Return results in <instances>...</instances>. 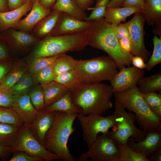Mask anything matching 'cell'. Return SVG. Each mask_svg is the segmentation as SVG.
<instances>
[{
	"instance_id": "6da1fadb",
	"label": "cell",
	"mask_w": 161,
	"mask_h": 161,
	"mask_svg": "<svg viewBox=\"0 0 161 161\" xmlns=\"http://www.w3.org/2000/svg\"><path fill=\"white\" fill-rule=\"evenodd\" d=\"M70 93L73 103L81 109L80 114L102 115L113 106L111 99L113 92L106 84L81 82Z\"/></svg>"
},
{
	"instance_id": "7a4b0ae2",
	"label": "cell",
	"mask_w": 161,
	"mask_h": 161,
	"mask_svg": "<svg viewBox=\"0 0 161 161\" xmlns=\"http://www.w3.org/2000/svg\"><path fill=\"white\" fill-rule=\"evenodd\" d=\"M91 21V25L86 32L88 45L106 52L119 70L130 66L131 59L124 55L120 48L114 27L104 18Z\"/></svg>"
},
{
	"instance_id": "3957f363",
	"label": "cell",
	"mask_w": 161,
	"mask_h": 161,
	"mask_svg": "<svg viewBox=\"0 0 161 161\" xmlns=\"http://www.w3.org/2000/svg\"><path fill=\"white\" fill-rule=\"evenodd\" d=\"M78 115L56 112L53 123L45 137L44 146L63 161L76 160L70 152L67 144L70 136L75 131L73 124Z\"/></svg>"
},
{
	"instance_id": "277c9868",
	"label": "cell",
	"mask_w": 161,
	"mask_h": 161,
	"mask_svg": "<svg viewBox=\"0 0 161 161\" xmlns=\"http://www.w3.org/2000/svg\"><path fill=\"white\" fill-rule=\"evenodd\" d=\"M121 106L133 113L140 129L146 132L161 131V118L155 115L145 102L137 86L113 93Z\"/></svg>"
},
{
	"instance_id": "5b68a950",
	"label": "cell",
	"mask_w": 161,
	"mask_h": 161,
	"mask_svg": "<svg viewBox=\"0 0 161 161\" xmlns=\"http://www.w3.org/2000/svg\"><path fill=\"white\" fill-rule=\"evenodd\" d=\"M86 32L44 38L38 43L31 54V58L52 56L83 50L88 45Z\"/></svg>"
},
{
	"instance_id": "8992f818",
	"label": "cell",
	"mask_w": 161,
	"mask_h": 161,
	"mask_svg": "<svg viewBox=\"0 0 161 161\" xmlns=\"http://www.w3.org/2000/svg\"><path fill=\"white\" fill-rule=\"evenodd\" d=\"M75 69L81 82L86 83L110 81L118 72L115 62L109 56L78 60Z\"/></svg>"
},
{
	"instance_id": "52a82bcc",
	"label": "cell",
	"mask_w": 161,
	"mask_h": 161,
	"mask_svg": "<svg viewBox=\"0 0 161 161\" xmlns=\"http://www.w3.org/2000/svg\"><path fill=\"white\" fill-rule=\"evenodd\" d=\"M114 106L113 114L115 117V125L109 132L110 137L115 143L124 145H127L128 140L131 137L136 142L142 140L147 132L136 127L134 114L132 112H126L116 99Z\"/></svg>"
},
{
	"instance_id": "ba28073f",
	"label": "cell",
	"mask_w": 161,
	"mask_h": 161,
	"mask_svg": "<svg viewBox=\"0 0 161 161\" xmlns=\"http://www.w3.org/2000/svg\"><path fill=\"white\" fill-rule=\"evenodd\" d=\"M77 117L81 125L83 138L88 148L99 133H108L109 129L113 128L115 125L114 114L107 117L96 114H89L88 116L78 114Z\"/></svg>"
},
{
	"instance_id": "9c48e42d",
	"label": "cell",
	"mask_w": 161,
	"mask_h": 161,
	"mask_svg": "<svg viewBox=\"0 0 161 161\" xmlns=\"http://www.w3.org/2000/svg\"><path fill=\"white\" fill-rule=\"evenodd\" d=\"M13 153L22 151L32 157L42 158L46 161L60 160L55 154L47 150L34 136L28 126H21L15 145L10 148Z\"/></svg>"
},
{
	"instance_id": "30bf717a",
	"label": "cell",
	"mask_w": 161,
	"mask_h": 161,
	"mask_svg": "<svg viewBox=\"0 0 161 161\" xmlns=\"http://www.w3.org/2000/svg\"><path fill=\"white\" fill-rule=\"evenodd\" d=\"M109 133L98 136L88 150L80 155L78 160L90 159L93 161H118L119 151Z\"/></svg>"
},
{
	"instance_id": "8fae6325",
	"label": "cell",
	"mask_w": 161,
	"mask_h": 161,
	"mask_svg": "<svg viewBox=\"0 0 161 161\" xmlns=\"http://www.w3.org/2000/svg\"><path fill=\"white\" fill-rule=\"evenodd\" d=\"M145 21L141 13H135L133 18L123 24L127 28L132 44L133 56L142 57L145 62L149 59L150 53L146 48L144 43V25Z\"/></svg>"
},
{
	"instance_id": "7c38bea8",
	"label": "cell",
	"mask_w": 161,
	"mask_h": 161,
	"mask_svg": "<svg viewBox=\"0 0 161 161\" xmlns=\"http://www.w3.org/2000/svg\"><path fill=\"white\" fill-rule=\"evenodd\" d=\"M143 69L134 66L125 67L116 74L110 81L113 93L133 88L137 86L139 80L144 76Z\"/></svg>"
},
{
	"instance_id": "4fadbf2b",
	"label": "cell",
	"mask_w": 161,
	"mask_h": 161,
	"mask_svg": "<svg viewBox=\"0 0 161 161\" xmlns=\"http://www.w3.org/2000/svg\"><path fill=\"white\" fill-rule=\"evenodd\" d=\"M91 24V21L80 20L61 12L55 26L47 36L71 35L82 32L86 31Z\"/></svg>"
},
{
	"instance_id": "5bb4252c",
	"label": "cell",
	"mask_w": 161,
	"mask_h": 161,
	"mask_svg": "<svg viewBox=\"0 0 161 161\" xmlns=\"http://www.w3.org/2000/svg\"><path fill=\"white\" fill-rule=\"evenodd\" d=\"M127 145L133 150L148 158L154 152L161 148V131H148L145 137L138 142L131 137L128 140Z\"/></svg>"
},
{
	"instance_id": "9a60e30c",
	"label": "cell",
	"mask_w": 161,
	"mask_h": 161,
	"mask_svg": "<svg viewBox=\"0 0 161 161\" xmlns=\"http://www.w3.org/2000/svg\"><path fill=\"white\" fill-rule=\"evenodd\" d=\"M11 108L27 126L33 122L38 112L32 104L27 93L14 96Z\"/></svg>"
},
{
	"instance_id": "2e32d148",
	"label": "cell",
	"mask_w": 161,
	"mask_h": 161,
	"mask_svg": "<svg viewBox=\"0 0 161 161\" xmlns=\"http://www.w3.org/2000/svg\"><path fill=\"white\" fill-rule=\"evenodd\" d=\"M56 112L47 111L44 109L39 111L34 120L28 126L34 136L44 145L46 134L52 125Z\"/></svg>"
},
{
	"instance_id": "e0dca14e",
	"label": "cell",
	"mask_w": 161,
	"mask_h": 161,
	"mask_svg": "<svg viewBox=\"0 0 161 161\" xmlns=\"http://www.w3.org/2000/svg\"><path fill=\"white\" fill-rule=\"evenodd\" d=\"M145 6L140 13L145 22L153 27L154 32L161 37V0H144Z\"/></svg>"
},
{
	"instance_id": "ac0fdd59",
	"label": "cell",
	"mask_w": 161,
	"mask_h": 161,
	"mask_svg": "<svg viewBox=\"0 0 161 161\" xmlns=\"http://www.w3.org/2000/svg\"><path fill=\"white\" fill-rule=\"evenodd\" d=\"M51 10L44 7L38 0H36L33 3L29 13L24 18L20 20L16 28L19 30L26 32L30 31L48 15Z\"/></svg>"
},
{
	"instance_id": "d6986e66",
	"label": "cell",
	"mask_w": 161,
	"mask_h": 161,
	"mask_svg": "<svg viewBox=\"0 0 161 161\" xmlns=\"http://www.w3.org/2000/svg\"><path fill=\"white\" fill-rule=\"evenodd\" d=\"M32 4L31 2H27L13 10L0 11V30L16 28L22 17L31 10Z\"/></svg>"
},
{
	"instance_id": "ffe728a7",
	"label": "cell",
	"mask_w": 161,
	"mask_h": 161,
	"mask_svg": "<svg viewBox=\"0 0 161 161\" xmlns=\"http://www.w3.org/2000/svg\"><path fill=\"white\" fill-rule=\"evenodd\" d=\"M140 9L130 7L106 8L104 16L106 20L115 27L126 21L131 15L140 12Z\"/></svg>"
},
{
	"instance_id": "44dd1931",
	"label": "cell",
	"mask_w": 161,
	"mask_h": 161,
	"mask_svg": "<svg viewBox=\"0 0 161 161\" xmlns=\"http://www.w3.org/2000/svg\"><path fill=\"white\" fill-rule=\"evenodd\" d=\"M61 12L51 10L49 13L43 18L34 28V35L39 38L48 36L54 29Z\"/></svg>"
},
{
	"instance_id": "7402d4cb",
	"label": "cell",
	"mask_w": 161,
	"mask_h": 161,
	"mask_svg": "<svg viewBox=\"0 0 161 161\" xmlns=\"http://www.w3.org/2000/svg\"><path fill=\"white\" fill-rule=\"evenodd\" d=\"M41 86L44 95L45 107L70 92L64 86L55 80L41 84Z\"/></svg>"
},
{
	"instance_id": "603a6c76",
	"label": "cell",
	"mask_w": 161,
	"mask_h": 161,
	"mask_svg": "<svg viewBox=\"0 0 161 161\" xmlns=\"http://www.w3.org/2000/svg\"><path fill=\"white\" fill-rule=\"evenodd\" d=\"M51 10L65 13L78 19L86 21L87 16L78 5L75 0H56Z\"/></svg>"
},
{
	"instance_id": "cb8c5ba5",
	"label": "cell",
	"mask_w": 161,
	"mask_h": 161,
	"mask_svg": "<svg viewBox=\"0 0 161 161\" xmlns=\"http://www.w3.org/2000/svg\"><path fill=\"white\" fill-rule=\"evenodd\" d=\"M44 109L47 111H60L69 113L80 114L81 109L73 103L70 96V91L59 99L46 106Z\"/></svg>"
},
{
	"instance_id": "d4e9b609",
	"label": "cell",
	"mask_w": 161,
	"mask_h": 161,
	"mask_svg": "<svg viewBox=\"0 0 161 161\" xmlns=\"http://www.w3.org/2000/svg\"><path fill=\"white\" fill-rule=\"evenodd\" d=\"M21 126L0 123V145L11 148L17 141Z\"/></svg>"
},
{
	"instance_id": "484cf974",
	"label": "cell",
	"mask_w": 161,
	"mask_h": 161,
	"mask_svg": "<svg viewBox=\"0 0 161 161\" xmlns=\"http://www.w3.org/2000/svg\"><path fill=\"white\" fill-rule=\"evenodd\" d=\"M37 81L34 75L30 72H25L7 92L15 97L27 93L34 87Z\"/></svg>"
},
{
	"instance_id": "4316f807",
	"label": "cell",
	"mask_w": 161,
	"mask_h": 161,
	"mask_svg": "<svg viewBox=\"0 0 161 161\" xmlns=\"http://www.w3.org/2000/svg\"><path fill=\"white\" fill-rule=\"evenodd\" d=\"M138 88L142 93L161 91V72H158L149 76L142 77L139 80Z\"/></svg>"
},
{
	"instance_id": "83f0119b",
	"label": "cell",
	"mask_w": 161,
	"mask_h": 161,
	"mask_svg": "<svg viewBox=\"0 0 161 161\" xmlns=\"http://www.w3.org/2000/svg\"><path fill=\"white\" fill-rule=\"evenodd\" d=\"M27 32L10 29L8 38L13 44L19 47L30 46L38 40L39 38Z\"/></svg>"
},
{
	"instance_id": "f1b7e54d",
	"label": "cell",
	"mask_w": 161,
	"mask_h": 161,
	"mask_svg": "<svg viewBox=\"0 0 161 161\" xmlns=\"http://www.w3.org/2000/svg\"><path fill=\"white\" fill-rule=\"evenodd\" d=\"M78 60L65 54L60 55L54 63L56 75L75 69Z\"/></svg>"
},
{
	"instance_id": "f546056e",
	"label": "cell",
	"mask_w": 161,
	"mask_h": 161,
	"mask_svg": "<svg viewBox=\"0 0 161 161\" xmlns=\"http://www.w3.org/2000/svg\"><path fill=\"white\" fill-rule=\"evenodd\" d=\"M25 67L16 68L6 75L0 83V89L8 92L20 79L26 72Z\"/></svg>"
},
{
	"instance_id": "4dcf8cb0",
	"label": "cell",
	"mask_w": 161,
	"mask_h": 161,
	"mask_svg": "<svg viewBox=\"0 0 161 161\" xmlns=\"http://www.w3.org/2000/svg\"><path fill=\"white\" fill-rule=\"evenodd\" d=\"M54 80L64 86L70 91L81 82L75 69L56 75Z\"/></svg>"
},
{
	"instance_id": "1f68e13d",
	"label": "cell",
	"mask_w": 161,
	"mask_h": 161,
	"mask_svg": "<svg viewBox=\"0 0 161 161\" xmlns=\"http://www.w3.org/2000/svg\"><path fill=\"white\" fill-rule=\"evenodd\" d=\"M120 156L118 161H149L148 159L129 147L115 143Z\"/></svg>"
},
{
	"instance_id": "d6a6232c",
	"label": "cell",
	"mask_w": 161,
	"mask_h": 161,
	"mask_svg": "<svg viewBox=\"0 0 161 161\" xmlns=\"http://www.w3.org/2000/svg\"><path fill=\"white\" fill-rule=\"evenodd\" d=\"M0 123L21 126L24 123L11 108L0 106Z\"/></svg>"
},
{
	"instance_id": "836d02e7",
	"label": "cell",
	"mask_w": 161,
	"mask_h": 161,
	"mask_svg": "<svg viewBox=\"0 0 161 161\" xmlns=\"http://www.w3.org/2000/svg\"><path fill=\"white\" fill-rule=\"evenodd\" d=\"M154 45L152 54L147 61L146 68L148 71L161 62V37L154 35L152 39Z\"/></svg>"
},
{
	"instance_id": "e575fe53",
	"label": "cell",
	"mask_w": 161,
	"mask_h": 161,
	"mask_svg": "<svg viewBox=\"0 0 161 161\" xmlns=\"http://www.w3.org/2000/svg\"><path fill=\"white\" fill-rule=\"evenodd\" d=\"M59 55L32 58L30 64V72L35 75L42 68L53 63Z\"/></svg>"
},
{
	"instance_id": "d590c367",
	"label": "cell",
	"mask_w": 161,
	"mask_h": 161,
	"mask_svg": "<svg viewBox=\"0 0 161 161\" xmlns=\"http://www.w3.org/2000/svg\"><path fill=\"white\" fill-rule=\"evenodd\" d=\"M31 101L38 111L44 109L45 105L43 91L41 86L34 87L28 94Z\"/></svg>"
},
{
	"instance_id": "8d00e7d4",
	"label": "cell",
	"mask_w": 161,
	"mask_h": 161,
	"mask_svg": "<svg viewBox=\"0 0 161 161\" xmlns=\"http://www.w3.org/2000/svg\"><path fill=\"white\" fill-rule=\"evenodd\" d=\"M54 63L44 67L34 75L37 81L41 84L54 80L56 75L54 69Z\"/></svg>"
},
{
	"instance_id": "74e56055",
	"label": "cell",
	"mask_w": 161,
	"mask_h": 161,
	"mask_svg": "<svg viewBox=\"0 0 161 161\" xmlns=\"http://www.w3.org/2000/svg\"><path fill=\"white\" fill-rule=\"evenodd\" d=\"M111 0H97L95 7L89 9L92 10V11L86 21H90L104 18L106 8Z\"/></svg>"
},
{
	"instance_id": "f35d334b",
	"label": "cell",
	"mask_w": 161,
	"mask_h": 161,
	"mask_svg": "<svg viewBox=\"0 0 161 161\" xmlns=\"http://www.w3.org/2000/svg\"><path fill=\"white\" fill-rule=\"evenodd\" d=\"M142 96L146 103L151 110L161 105L160 94L152 92L142 94Z\"/></svg>"
},
{
	"instance_id": "ab89813d",
	"label": "cell",
	"mask_w": 161,
	"mask_h": 161,
	"mask_svg": "<svg viewBox=\"0 0 161 161\" xmlns=\"http://www.w3.org/2000/svg\"><path fill=\"white\" fill-rule=\"evenodd\" d=\"M120 48L123 54L131 59L132 44L129 37L122 38L118 40Z\"/></svg>"
},
{
	"instance_id": "60d3db41",
	"label": "cell",
	"mask_w": 161,
	"mask_h": 161,
	"mask_svg": "<svg viewBox=\"0 0 161 161\" xmlns=\"http://www.w3.org/2000/svg\"><path fill=\"white\" fill-rule=\"evenodd\" d=\"M12 157L9 161H42L44 159L32 157L22 151H16L14 152Z\"/></svg>"
},
{
	"instance_id": "b9f144b4",
	"label": "cell",
	"mask_w": 161,
	"mask_h": 161,
	"mask_svg": "<svg viewBox=\"0 0 161 161\" xmlns=\"http://www.w3.org/2000/svg\"><path fill=\"white\" fill-rule=\"evenodd\" d=\"M14 98L7 92L0 89V106L11 108Z\"/></svg>"
},
{
	"instance_id": "7bdbcfd3",
	"label": "cell",
	"mask_w": 161,
	"mask_h": 161,
	"mask_svg": "<svg viewBox=\"0 0 161 161\" xmlns=\"http://www.w3.org/2000/svg\"><path fill=\"white\" fill-rule=\"evenodd\" d=\"M114 31L115 35L118 40L123 37H129L128 30L123 24H120L114 27Z\"/></svg>"
},
{
	"instance_id": "ee69618b",
	"label": "cell",
	"mask_w": 161,
	"mask_h": 161,
	"mask_svg": "<svg viewBox=\"0 0 161 161\" xmlns=\"http://www.w3.org/2000/svg\"><path fill=\"white\" fill-rule=\"evenodd\" d=\"M144 6V0H125L121 6L136 7L141 10L143 9Z\"/></svg>"
},
{
	"instance_id": "f6af8a7d",
	"label": "cell",
	"mask_w": 161,
	"mask_h": 161,
	"mask_svg": "<svg viewBox=\"0 0 161 161\" xmlns=\"http://www.w3.org/2000/svg\"><path fill=\"white\" fill-rule=\"evenodd\" d=\"M131 64L133 66L140 69L146 68V64L143 59L138 56H133L131 59Z\"/></svg>"
},
{
	"instance_id": "bcb514c9",
	"label": "cell",
	"mask_w": 161,
	"mask_h": 161,
	"mask_svg": "<svg viewBox=\"0 0 161 161\" xmlns=\"http://www.w3.org/2000/svg\"><path fill=\"white\" fill-rule=\"evenodd\" d=\"M12 153L10 148L0 145V159L1 160L5 161L9 160Z\"/></svg>"
},
{
	"instance_id": "7dc6e473",
	"label": "cell",
	"mask_w": 161,
	"mask_h": 161,
	"mask_svg": "<svg viewBox=\"0 0 161 161\" xmlns=\"http://www.w3.org/2000/svg\"><path fill=\"white\" fill-rule=\"evenodd\" d=\"M95 0H75L78 7L83 11L85 12L89 10Z\"/></svg>"
},
{
	"instance_id": "c3c4849f",
	"label": "cell",
	"mask_w": 161,
	"mask_h": 161,
	"mask_svg": "<svg viewBox=\"0 0 161 161\" xmlns=\"http://www.w3.org/2000/svg\"><path fill=\"white\" fill-rule=\"evenodd\" d=\"M9 10H12L21 6L27 2V0H8Z\"/></svg>"
},
{
	"instance_id": "681fc988",
	"label": "cell",
	"mask_w": 161,
	"mask_h": 161,
	"mask_svg": "<svg viewBox=\"0 0 161 161\" xmlns=\"http://www.w3.org/2000/svg\"><path fill=\"white\" fill-rule=\"evenodd\" d=\"M148 159L149 161H161V148L154 152L148 157Z\"/></svg>"
},
{
	"instance_id": "f907efd6",
	"label": "cell",
	"mask_w": 161,
	"mask_h": 161,
	"mask_svg": "<svg viewBox=\"0 0 161 161\" xmlns=\"http://www.w3.org/2000/svg\"><path fill=\"white\" fill-rule=\"evenodd\" d=\"M9 70L7 65L0 64V83L6 76Z\"/></svg>"
},
{
	"instance_id": "816d5d0a",
	"label": "cell",
	"mask_w": 161,
	"mask_h": 161,
	"mask_svg": "<svg viewBox=\"0 0 161 161\" xmlns=\"http://www.w3.org/2000/svg\"><path fill=\"white\" fill-rule=\"evenodd\" d=\"M40 3L44 7L49 9H51L56 0H38Z\"/></svg>"
},
{
	"instance_id": "f5cc1de1",
	"label": "cell",
	"mask_w": 161,
	"mask_h": 161,
	"mask_svg": "<svg viewBox=\"0 0 161 161\" xmlns=\"http://www.w3.org/2000/svg\"><path fill=\"white\" fill-rule=\"evenodd\" d=\"M8 57V54L5 47L0 44V60H5Z\"/></svg>"
},
{
	"instance_id": "db71d44e",
	"label": "cell",
	"mask_w": 161,
	"mask_h": 161,
	"mask_svg": "<svg viewBox=\"0 0 161 161\" xmlns=\"http://www.w3.org/2000/svg\"><path fill=\"white\" fill-rule=\"evenodd\" d=\"M125 0H111L109 3L108 7H121Z\"/></svg>"
},
{
	"instance_id": "11a10c76",
	"label": "cell",
	"mask_w": 161,
	"mask_h": 161,
	"mask_svg": "<svg viewBox=\"0 0 161 161\" xmlns=\"http://www.w3.org/2000/svg\"><path fill=\"white\" fill-rule=\"evenodd\" d=\"M9 10L7 0H0V11L6 12Z\"/></svg>"
},
{
	"instance_id": "9f6ffc18",
	"label": "cell",
	"mask_w": 161,
	"mask_h": 161,
	"mask_svg": "<svg viewBox=\"0 0 161 161\" xmlns=\"http://www.w3.org/2000/svg\"><path fill=\"white\" fill-rule=\"evenodd\" d=\"M151 111L157 116L161 118V105L155 107Z\"/></svg>"
},
{
	"instance_id": "6f0895ef",
	"label": "cell",
	"mask_w": 161,
	"mask_h": 161,
	"mask_svg": "<svg viewBox=\"0 0 161 161\" xmlns=\"http://www.w3.org/2000/svg\"><path fill=\"white\" fill-rule=\"evenodd\" d=\"M36 0H27V2H30L33 3Z\"/></svg>"
},
{
	"instance_id": "680465c9",
	"label": "cell",
	"mask_w": 161,
	"mask_h": 161,
	"mask_svg": "<svg viewBox=\"0 0 161 161\" xmlns=\"http://www.w3.org/2000/svg\"><path fill=\"white\" fill-rule=\"evenodd\" d=\"M2 37L1 36V35L0 34V39H2Z\"/></svg>"
}]
</instances>
